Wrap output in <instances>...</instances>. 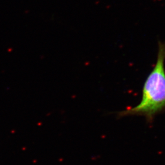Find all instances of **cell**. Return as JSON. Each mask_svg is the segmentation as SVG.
<instances>
[{"label":"cell","instance_id":"obj_1","mask_svg":"<svg viewBox=\"0 0 165 165\" xmlns=\"http://www.w3.org/2000/svg\"><path fill=\"white\" fill-rule=\"evenodd\" d=\"M165 43L158 41L157 61L144 84L141 102L136 106L115 113L117 118L141 116L152 124L155 117L165 112Z\"/></svg>","mask_w":165,"mask_h":165}]
</instances>
